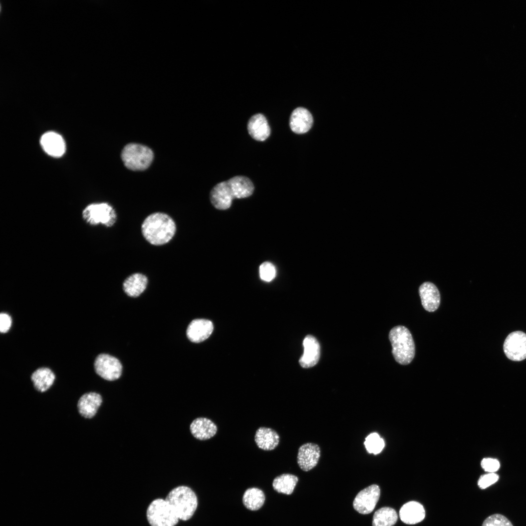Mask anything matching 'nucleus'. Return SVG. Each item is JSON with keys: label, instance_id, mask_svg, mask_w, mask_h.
<instances>
[{"label": "nucleus", "instance_id": "nucleus-27", "mask_svg": "<svg viewBox=\"0 0 526 526\" xmlns=\"http://www.w3.org/2000/svg\"><path fill=\"white\" fill-rule=\"evenodd\" d=\"M265 501L264 493L261 489L252 488L244 493L243 501L245 507L251 510H257L263 505Z\"/></svg>", "mask_w": 526, "mask_h": 526}, {"label": "nucleus", "instance_id": "nucleus-2", "mask_svg": "<svg viewBox=\"0 0 526 526\" xmlns=\"http://www.w3.org/2000/svg\"><path fill=\"white\" fill-rule=\"evenodd\" d=\"M389 338L395 361L401 365L410 364L414 357L415 345L408 329L402 325L395 326L390 330Z\"/></svg>", "mask_w": 526, "mask_h": 526}, {"label": "nucleus", "instance_id": "nucleus-17", "mask_svg": "<svg viewBox=\"0 0 526 526\" xmlns=\"http://www.w3.org/2000/svg\"><path fill=\"white\" fill-rule=\"evenodd\" d=\"M313 123L312 114L307 109L299 107L292 113L289 119V125L291 130L297 134L307 132Z\"/></svg>", "mask_w": 526, "mask_h": 526}, {"label": "nucleus", "instance_id": "nucleus-14", "mask_svg": "<svg viewBox=\"0 0 526 526\" xmlns=\"http://www.w3.org/2000/svg\"><path fill=\"white\" fill-rule=\"evenodd\" d=\"M234 199L231 190L227 181L216 185L210 193V200L212 205L217 209H226L231 206Z\"/></svg>", "mask_w": 526, "mask_h": 526}, {"label": "nucleus", "instance_id": "nucleus-1", "mask_svg": "<svg viewBox=\"0 0 526 526\" xmlns=\"http://www.w3.org/2000/svg\"><path fill=\"white\" fill-rule=\"evenodd\" d=\"M176 230L174 220L167 214L154 212L148 216L141 225V232L149 243L161 245L169 242Z\"/></svg>", "mask_w": 526, "mask_h": 526}, {"label": "nucleus", "instance_id": "nucleus-25", "mask_svg": "<svg viewBox=\"0 0 526 526\" xmlns=\"http://www.w3.org/2000/svg\"><path fill=\"white\" fill-rule=\"evenodd\" d=\"M298 482V478L296 475L284 473L274 479L272 486L276 491L289 495L293 492Z\"/></svg>", "mask_w": 526, "mask_h": 526}, {"label": "nucleus", "instance_id": "nucleus-11", "mask_svg": "<svg viewBox=\"0 0 526 526\" xmlns=\"http://www.w3.org/2000/svg\"><path fill=\"white\" fill-rule=\"evenodd\" d=\"M102 403V396L99 393L94 392L85 393L78 401V411L82 417L92 419L96 415Z\"/></svg>", "mask_w": 526, "mask_h": 526}, {"label": "nucleus", "instance_id": "nucleus-23", "mask_svg": "<svg viewBox=\"0 0 526 526\" xmlns=\"http://www.w3.org/2000/svg\"><path fill=\"white\" fill-rule=\"evenodd\" d=\"M227 184L231 190L234 199H241L249 197L253 192L254 185L247 177L236 176L227 181Z\"/></svg>", "mask_w": 526, "mask_h": 526}, {"label": "nucleus", "instance_id": "nucleus-4", "mask_svg": "<svg viewBox=\"0 0 526 526\" xmlns=\"http://www.w3.org/2000/svg\"><path fill=\"white\" fill-rule=\"evenodd\" d=\"M121 158L124 166L133 171L147 169L154 158L152 150L146 146L137 143H129L123 149Z\"/></svg>", "mask_w": 526, "mask_h": 526}, {"label": "nucleus", "instance_id": "nucleus-26", "mask_svg": "<svg viewBox=\"0 0 526 526\" xmlns=\"http://www.w3.org/2000/svg\"><path fill=\"white\" fill-rule=\"evenodd\" d=\"M396 511L390 507H383L374 514L372 526H393L397 520Z\"/></svg>", "mask_w": 526, "mask_h": 526}, {"label": "nucleus", "instance_id": "nucleus-8", "mask_svg": "<svg viewBox=\"0 0 526 526\" xmlns=\"http://www.w3.org/2000/svg\"><path fill=\"white\" fill-rule=\"evenodd\" d=\"M503 350L511 360L520 361L526 358V334L520 331L510 333L505 340Z\"/></svg>", "mask_w": 526, "mask_h": 526}, {"label": "nucleus", "instance_id": "nucleus-21", "mask_svg": "<svg viewBox=\"0 0 526 526\" xmlns=\"http://www.w3.org/2000/svg\"><path fill=\"white\" fill-rule=\"evenodd\" d=\"M254 441L259 448L264 451H272L278 445L280 436L273 429L261 427L256 432Z\"/></svg>", "mask_w": 526, "mask_h": 526}, {"label": "nucleus", "instance_id": "nucleus-6", "mask_svg": "<svg viewBox=\"0 0 526 526\" xmlns=\"http://www.w3.org/2000/svg\"><path fill=\"white\" fill-rule=\"evenodd\" d=\"M147 517L151 526H174L179 519L170 504L162 499H155L150 503Z\"/></svg>", "mask_w": 526, "mask_h": 526}, {"label": "nucleus", "instance_id": "nucleus-18", "mask_svg": "<svg viewBox=\"0 0 526 526\" xmlns=\"http://www.w3.org/2000/svg\"><path fill=\"white\" fill-rule=\"evenodd\" d=\"M40 144L44 150L55 157L61 156L65 151V143L62 137L54 132L44 133L41 137Z\"/></svg>", "mask_w": 526, "mask_h": 526}, {"label": "nucleus", "instance_id": "nucleus-20", "mask_svg": "<svg viewBox=\"0 0 526 526\" xmlns=\"http://www.w3.org/2000/svg\"><path fill=\"white\" fill-rule=\"evenodd\" d=\"M401 520L408 525H414L422 521L425 517L423 506L416 501H410L401 507L399 510Z\"/></svg>", "mask_w": 526, "mask_h": 526}, {"label": "nucleus", "instance_id": "nucleus-30", "mask_svg": "<svg viewBox=\"0 0 526 526\" xmlns=\"http://www.w3.org/2000/svg\"><path fill=\"white\" fill-rule=\"evenodd\" d=\"M276 269L274 265L268 262L263 263L259 268L261 279L265 282H270L276 276Z\"/></svg>", "mask_w": 526, "mask_h": 526}, {"label": "nucleus", "instance_id": "nucleus-16", "mask_svg": "<svg viewBox=\"0 0 526 526\" xmlns=\"http://www.w3.org/2000/svg\"><path fill=\"white\" fill-rule=\"evenodd\" d=\"M419 294L423 308L432 312L440 305V295L436 286L431 282H425L419 288Z\"/></svg>", "mask_w": 526, "mask_h": 526}, {"label": "nucleus", "instance_id": "nucleus-32", "mask_svg": "<svg viewBox=\"0 0 526 526\" xmlns=\"http://www.w3.org/2000/svg\"><path fill=\"white\" fill-rule=\"evenodd\" d=\"M482 468L488 472H494L500 468L499 462L491 458H484L481 463Z\"/></svg>", "mask_w": 526, "mask_h": 526}, {"label": "nucleus", "instance_id": "nucleus-9", "mask_svg": "<svg viewBox=\"0 0 526 526\" xmlns=\"http://www.w3.org/2000/svg\"><path fill=\"white\" fill-rule=\"evenodd\" d=\"M380 490L373 484L359 491L353 502V507L358 512L368 514L374 509L380 497Z\"/></svg>", "mask_w": 526, "mask_h": 526}, {"label": "nucleus", "instance_id": "nucleus-31", "mask_svg": "<svg viewBox=\"0 0 526 526\" xmlns=\"http://www.w3.org/2000/svg\"><path fill=\"white\" fill-rule=\"evenodd\" d=\"M498 479V474L494 472H489L481 476L478 481V486L481 489H485L496 483Z\"/></svg>", "mask_w": 526, "mask_h": 526}, {"label": "nucleus", "instance_id": "nucleus-29", "mask_svg": "<svg viewBox=\"0 0 526 526\" xmlns=\"http://www.w3.org/2000/svg\"><path fill=\"white\" fill-rule=\"evenodd\" d=\"M482 526H513L511 522L504 515L494 514L488 517Z\"/></svg>", "mask_w": 526, "mask_h": 526}, {"label": "nucleus", "instance_id": "nucleus-24", "mask_svg": "<svg viewBox=\"0 0 526 526\" xmlns=\"http://www.w3.org/2000/svg\"><path fill=\"white\" fill-rule=\"evenodd\" d=\"M148 282V278L145 275L140 273H133L125 280L123 288L128 296L137 297L146 289Z\"/></svg>", "mask_w": 526, "mask_h": 526}, {"label": "nucleus", "instance_id": "nucleus-13", "mask_svg": "<svg viewBox=\"0 0 526 526\" xmlns=\"http://www.w3.org/2000/svg\"><path fill=\"white\" fill-rule=\"evenodd\" d=\"M217 427L210 419L198 417L194 419L189 426L192 435L200 441L208 440L217 433Z\"/></svg>", "mask_w": 526, "mask_h": 526}, {"label": "nucleus", "instance_id": "nucleus-7", "mask_svg": "<svg viewBox=\"0 0 526 526\" xmlns=\"http://www.w3.org/2000/svg\"><path fill=\"white\" fill-rule=\"evenodd\" d=\"M94 367L96 374L107 381L116 380L122 374V366L120 361L108 354L99 355L94 360Z\"/></svg>", "mask_w": 526, "mask_h": 526}, {"label": "nucleus", "instance_id": "nucleus-15", "mask_svg": "<svg viewBox=\"0 0 526 526\" xmlns=\"http://www.w3.org/2000/svg\"><path fill=\"white\" fill-rule=\"evenodd\" d=\"M213 330L212 322L206 319H195L188 325L187 336L190 341L199 343L207 339Z\"/></svg>", "mask_w": 526, "mask_h": 526}, {"label": "nucleus", "instance_id": "nucleus-3", "mask_svg": "<svg viewBox=\"0 0 526 526\" xmlns=\"http://www.w3.org/2000/svg\"><path fill=\"white\" fill-rule=\"evenodd\" d=\"M166 501L171 506L179 519L187 521L193 515L197 507V498L189 487L180 486L172 489Z\"/></svg>", "mask_w": 526, "mask_h": 526}, {"label": "nucleus", "instance_id": "nucleus-28", "mask_svg": "<svg viewBox=\"0 0 526 526\" xmlns=\"http://www.w3.org/2000/svg\"><path fill=\"white\" fill-rule=\"evenodd\" d=\"M364 444L367 451L374 454L379 453L385 446L383 439L376 432L368 435L366 437Z\"/></svg>", "mask_w": 526, "mask_h": 526}, {"label": "nucleus", "instance_id": "nucleus-19", "mask_svg": "<svg viewBox=\"0 0 526 526\" xmlns=\"http://www.w3.org/2000/svg\"><path fill=\"white\" fill-rule=\"evenodd\" d=\"M247 130L250 135L255 140L263 141L270 134V128L265 117L261 113L253 115L247 123Z\"/></svg>", "mask_w": 526, "mask_h": 526}, {"label": "nucleus", "instance_id": "nucleus-5", "mask_svg": "<svg viewBox=\"0 0 526 526\" xmlns=\"http://www.w3.org/2000/svg\"><path fill=\"white\" fill-rule=\"evenodd\" d=\"M84 221L90 225L102 224L112 226L116 222L117 215L114 209L107 203H93L86 206L82 212Z\"/></svg>", "mask_w": 526, "mask_h": 526}, {"label": "nucleus", "instance_id": "nucleus-22", "mask_svg": "<svg viewBox=\"0 0 526 526\" xmlns=\"http://www.w3.org/2000/svg\"><path fill=\"white\" fill-rule=\"evenodd\" d=\"M55 379L53 372L46 367L38 369L31 376L34 388L40 393H45L50 389L54 384Z\"/></svg>", "mask_w": 526, "mask_h": 526}, {"label": "nucleus", "instance_id": "nucleus-12", "mask_svg": "<svg viewBox=\"0 0 526 526\" xmlns=\"http://www.w3.org/2000/svg\"><path fill=\"white\" fill-rule=\"evenodd\" d=\"M304 352L299 360L301 366L309 368L318 362L320 357V345L317 339L312 335H307L303 340Z\"/></svg>", "mask_w": 526, "mask_h": 526}, {"label": "nucleus", "instance_id": "nucleus-10", "mask_svg": "<svg viewBox=\"0 0 526 526\" xmlns=\"http://www.w3.org/2000/svg\"><path fill=\"white\" fill-rule=\"evenodd\" d=\"M320 455V448L317 444L313 443L304 444L298 450V464L302 470L308 471L317 465Z\"/></svg>", "mask_w": 526, "mask_h": 526}, {"label": "nucleus", "instance_id": "nucleus-33", "mask_svg": "<svg viewBox=\"0 0 526 526\" xmlns=\"http://www.w3.org/2000/svg\"><path fill=\"white\" fill-rule=\"evenodd\" d=\"M12 319L10 316L6 313H1L0 314V331L5 333L8 332L11 327Z\"/></svg>", "mask_w": 526, "mask_h": 526}]
</instances>
